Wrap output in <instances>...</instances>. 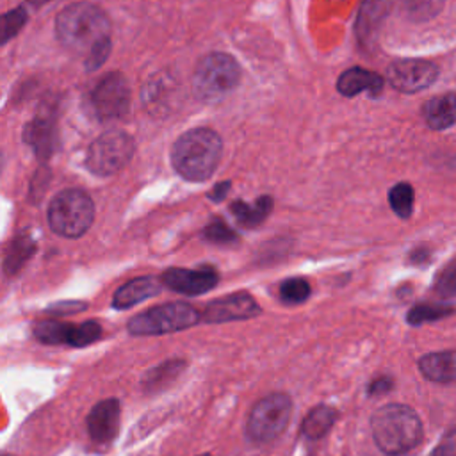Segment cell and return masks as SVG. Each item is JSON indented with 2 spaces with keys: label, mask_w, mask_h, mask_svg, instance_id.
I'll use <instances>...</instances> for the list:
<instances>
[{
  "label": "cell",
  "mask_w": 456,
  "mask_h": 456,
  "mask_svg": "<svg viewBox=\"0 0 456 456\" xmlns=\"http://www.w3.org/2000/svg\"><path fill=\"white\" fill-rule=\"evenodd\" d=\"M55 34L62 46L87 57L100 43L110 39V21L100 7L75 2L57 14Z\"/></svg>",
  "instance_id": "1"
},
{
  "label": "cell",
  "mask_w": 456,
  "mask_h": 456,
  "mask_svg": "<svg viewBox=\"0 0 456 456\" xmlns=\"http://www.w3.org/2000/svg\"><path fill=\"white\" fill-rule=\"evenodd\" d=\"M370 431L379 451L388 456L404 454L422 440V422L417 411L399 403L378 408L370 417Z\"/></svg>",
  "instance_id": "2"
},
{
  "label": "cell",
  "mask_w": 456,
  "mask_h": 456,
  "mask_svg": "<svg viewBox=\"0 0 456 456\" xmlns=\"http://www.w3.org/2000/svg\"><path fill=\"white\" fill-rule=\"evenodd\" d=\"M223 151L221 137L210 128L183 132L173 144L171 164L175 171L191 182H203L216 171Z\"/></svg>",
  "instance_id": "3"
},
{
  "label": "cell",
  "mask_w": 456,
  "mask_h": 456,
  "mask_svg": "<svg viewBox=\"0 0 456 456\" xmlns=\"http://www.w3.org/2000/svg\"><path fill=\"white\" fill-rule=\"evenodd\" d=\"M240 80V68L237 61L221 52L205 55L192 75V91L194 94L207 102L216 103L226 98Z\"/></svg>",
  "instance_id": "4"
},
{
  "label": "cell",
  "mask_w": 456,
  "mask_h": 456,
  "mask_svg": "<svg viewBox=\"0 0 456 456\" xmlns=\"http://www.w3.org/2000/svg\"><path fill=\"white\" fill-rule=\"evenodd\" d=\"M93 217V200L80 189L61 191L48 207V224L62 237H80L89 230Z\"/></svg>",
  "instance_id": "5"
},
{
  "label": "cell",
  "mask_w": 456,
  "mask_h": 456,
  "mask_svg": "<svg viewBox=\"0 0 456 456\" xmlns=\"http://www.w3.org/2000/svg\"><path fill=\"white\" fill-rule=\"evenodd\" d=\"M200 322V312L189 303H164L134 315L126 328L132 335H164L187 330Z\"/></svg>",
  "instance_id": "6"
},
{
  "label": "cell",
  "mask_w": 456,
  "mask_h": 456,
  "mask_svg": "<svg viewBox=\"0 0 456 456\" xmlns=\"http://www.w3.org/2000/svg\"><path fill=\"white\" fill-rule=\"evenodd\" d=\"M292 417V401L283 392H273L262 397L249 411L246 433L255 444L276 440L289 426Z\"/></svg>",
  "instance_id": "7"
},
{
  "label": "cell",
  "mask_w": 456,
  "mask_h": 456,
  "mask_svg": "<svg viewBox=\"0 0 456 456\" xmlns=\"http://www.w3.org/2000/svg\"><path fill=\"white\" fill-rule=\"evenodd\" d=\"M134 155V139L121 130H112L94 139L87 150L86 166L93 175L109 176L123 169Z\"/></svg>",
  "instance_id": "8"
},
{
  "label": "cell",
  "mask_w": 456,
  "mask_h": 456,
  "mask_svg": "<svg viewBox=\"0 0 456 456\" xmlns=\"http://www.w3.org/2000/svg\"><path fill=\"white\" fill-rule=\"evenodd\" d=\"M34 337L41 344H68L73 347H84L102 337V326L96 321H86L82 324H68L59 321H39L34 324Z\"/></svg>",
  "instance_id": "9"
},
{
  "label": "cell",
  "mask_w": 456,
  "mask_h": 456,
  "mask_svg": "<svg viewBox=\"0 0 456 456\" xmlns=\"http://www.w3.org/2000/svg\"><path fill=\"white\" fill-rule=\"evenodd\" d=\"M91 103L100 119H118L128 112L130 89L123 75H105L91 94Z\"/></svg>",
  "instance_id": "10"
},
{
  "label": "cell",
  "mask_w": 456,
  "mask_h": 456,
  "mask_svg": "<svg viewBox=\"0 0 456 456\" xmlns=\"http://www.w3.org/2000/svg\"><path fill=\"white\" fill-rule=\"evenodd\" d=\"M438 78V66L424 59H399L387 68L388 84L401 93H417Z\"/></svg>",
  "instance_id": "11"
},
{
  "label": "cell",
  "mask_w": 456,
  "mask_h": 456,
  "mask_svg": "<svg viewBox=\"0 0 456 456\" xmlns=\"http://www.w3.org/2000/svg\"><path fill=\"white\" fill-rule=\"evenodd\" d=\"M260 314L258 303L246 292H235L224 297H219L207 305L203 310V319L207 322H232L251 319Z\"/></svg>",
  "instance_id": "12"
},
{
  "label": "cell",
  "mask_w": 456,
  "mask_h": 456,
  "mask_svg": "<svg viewBox=\"0 0 456 456\" xmlns=\"http://www.w3.org/2000/svg\"><path fill=\"white\" fill-rule=\"evenodd\" d=\"M119 417H121V408L116 397H109L96 403L86 419V426L91 440L96 444L112 442L119 431Z\"/></svg>",
  "instance_id": "13"
},
{
  "label": "cell",
  "mask_w": 456,
  "mask_h": 456,
  "mask_svg": "<svg viewBox=\"0 0 456 456\" xmlns=\"http://www.w3.org/2000/svg\"><path fill=\"white\" fill-rule=\"evenodd\" d=\"M217 273L214 269H180L173 267L162 274V283L185 296H200L217 285Z\"/></svg>",
  "instance_id": "14"
},
{
  "label": "cell",
  "mask_w": 456,
  "mask_h": 456,
  "mask_svg": "<svg viewBox=\"0 0 456 456\" xmlns=\"http://www.w3.org/2000/svg\"><path fill=\"white\" fill-rule=\"evenodd\" d=\"M160 292V283L153 276H139L123 283L112 296V306L118 310H126L137 303L150 299Z\"/></svg>",
  "instance_id": "15"
},
{
  "label": "cell",
  "mask_w": 456,
  "mask_h": 456,
  "mask_svg": "<svg viewBox=\"0 0 456 456\" xmlns=\"http://www.w3.org/2000/svg\"><path fill=\"white\" fill-rule=\"evenodd\" d=\"M392 0H365L358 20H356V36L362 45H370L378 32L381 23L385 21L387 14L390 12Z\"/></svg>",
  "instance_id": "16"
},
{
  "label": "cell",
  "mask_w": 456,
  "mask_h": 456,
  "mask_svg": "<svg viewBox=\"0 0 456 456\" xmlns=\"http://www.w3.org/2000/svg\"><path fill=\"white\" fill-rule=\"evenodd\" d=\"M422 376L435 383H456V351H435L419 360Z\"/></svg>",
  "instance_id": "17"
},
{
  "label": "cell",
  "mask_w": 456,
  "mask_h": 456,
  "mask_svg": "<svg viewBox=\"0 0 456 456\" xmlns=\"http://www.w3.org/2000/svg\"><path fill=\"white\" fill-rule=\"evenodd\" d=\"M422 116L429 128L445 130L456 123V93H444L424 103Z\"/></svg>",
  "instance_id": "18"
},
{
  "label": "cell",
  "mask_w": 456,
  "mask_h": 456,
  "mask_svg": "<svg viewBox=\"0 0 456 456\" xmlns=\"http://www.w3.org/2000/svg\"><path fill=\"white\" fill-rule=\"evenodd\" d=\"M337 89L344 96H356L362 91H369L370 94H379L383 89V78L363 68H349L337 80Z\"/></svg>",
  "instance_id": "19"
},
{
  "label": "cell",
  "mask_w": 456,
  "mask_h": 456,
  "mask_svg": "<svg viewBox=\"0 0 456 456\" xmlns=\"http://www.w3.org/2000/svg\"><path fill=\"white\" fill-rule=\"evenodd\" d=\"M335 420H337V411L331 406L319 404V406L312 408L308 411V415L303 419L301 433L312 440L321 438L330 431V428L335 424Z\"/></svg>",
  "instance_id": "20"
},
{
  "label": "cell",
  "mask_w": 456,
  "mask_h": 456,
  "mask_svg": "<svg viewBox=\"0 0 456 456\" xmlns=\"http://www.w3.org/2000/svg\"><path fill=\"white\" fill-rule=\"evenodd\" d=\"M25 141L37 151L39 157H46L53 146V126L46 118L30 121L25 128Z\"/></svg>",
  "instance_id": "21"
},
{
  "label": "cell",
  "mask_w": 456,
  "mask_h": 456,
  "mask_svg": "<svg viewBox=\"0 0 456 456\" xmlns=\"http://www.w3.org/2000/svg\"><path fill=\"white\" fill-rule=\"evenodd\" d=\"M271 207H273V200L269 196H262L253 205H248L244 201H233L232 212L240 224L256 226L267 217V214L271 212Z\"/></svg>",
  "instance_id": "22"
},
{
  "label": "cell",
  "mask_w": 456,
  "mask_h": 456,
  "mask_svg": "<svg viewBox=\"0 0 456 456\" xmlns=\"http://www.w3.org/2000/svg\"><path fill=\"white\" fill-rule=\"evenodd\" d=\"M34 249H36V246H34V240L30 239V235H18L7 251L5 273L7 274L18 273V269L32 256Z\"/></svg>",
  "instance_id": "23"
},
{
  "label": "cell",
  "mask_w": 456,
  "mask_h": 456,
  "mask_svg": "<svg viewBox=\"0 0 456 456\" xmlns=\"http://www.w3.org/2000/svg\"><path fill=\"white\" fill-rule=\"evenodd\" d=\"M413 201H415V194H413V187L406 182H399L395 183L390 191H388V203L390 208L395 212V216H399L401 219H408L413 212Z\"/></svg>",
  "instance_id": "24"
},
{
  "label": "cell",
  "mask_w": 456,
  "mask_h": 456,
  "mask_svg": "<svg viewBox=\"0 0 456 456\" xmlns=\"http://www.w3.org/2000/svg\"><path fill=\"white\" fill-rule=\"evenodd\" d=\"M451 312H452V308L449 305H444V303L417 305L408 312V322L413 324V326H419V324H424V322L442 319V317L449 315Z\"/></svg>",
  "instance_id": "25"
},
{
  "label": "cell",
  "mask_w": 456,
  "mask_h": 456,
  "mask_svg": "<svg viewBox=\"0 0 456 456\" xmlns=\"http://www.w3.org/2000/svg\"><path fill=\"white\" fill-rule=\"evenodd\" d=\"M183 369V362L182 360H169V362H164L162 365L151 369L146 378H144V385L148 388H157L160 385H166V383H171L178 374L180 370Z\"/></svg>",
  "instance_id": "26"
},
{
  "label": "cell",
  "mask_w": 456,
  "mask_h": 456,
  "mask_svg": "<svg viewBox=\"0 0 456 456\" xmlns=\"http://www.w3.org/2000/svg\"><path fill=\"white\" fill-rule=\"evenodd\" d=\"M310 285L303 278H289L280 285V297L289 305H297L308 299Z\"/></svg>",
  "instance_id": "27"
},
{
  "label": "cell",
  "mask_w": 456,
  "mask_h": 456,
  "mask_svg": "<svg viewBox=\"0 0 456 456\" xmlns=\"http://www.w3.org/2000/svg\"><path fill=\"white\" fill-rule=\"evenodd\" d=\"M442 7V0H404V11L411 20H429Z\"/></svg>",
  "instance_id": "28"
},
{
  "label": "cell",
  "mask_w": 456,
  "mask_h": 456,
  "mask_svg": "<svg viewBox=\"0 0 456 456\" xmlns=\"http://www.w3.org/2000/svg\"><path fill=\"white\" fill-rule=\"evenodd\" d=\"M205 239L210 240V242H216V244H230V242H235L237 240V233L233 230H230L223 221L216 219L212 221L205 232H203Z\"/></svg>",
  "instance_id": "29"
},
{
  "label": "cell",
  "mask_w": 456,
  "mask_h": 456,
  "mask_svg": "<svg viewBox=\"0 0 456 456\" xmlns=\"http://www.w3.org/2000/svg\"><path fill=\"white\" fill-rule=\"evenodd\" d=\"M27 20V12L25 9H14V11H9L4 20H2V41H9L12 36H16V32L23 27Z\"/></svg>",
  "instance_id": "30"
},
{
  "label": "cell",
  "mask_w": 456,
  "mask_h": 456,
  "mask_svg": "<svg viewBox=\"0 0 456 456\" xmlns=\"http://www.w3.org/2000/svg\"><path fill=\"white\" fill-rule=\"evenodd\" d=\"M435 289L442 296H456V262L442 269V273L436 278Z\"/></svg>",
  "instance_id": "31"
},
{
  "label": "cell",
  "mask_w": 456,
  "mask_h": 456,
  "mask_svg": "<svg viewBox=\"0 0 456 456\" xmlns=\"http://www.w3.org/2000/svg\"><path fill=\"white\" fill-rule=\"evenodd\" d=\"M109 53H110V39L100 43V45L86 57V68H87L89 71L100 68V64H103V61L109 57Z\"/></svg>",
  "instance_id": "32"
},
{
  "label": "cell",
  "mask_w": 456,
  "mask_h": 456,
  "mask_svg": "<svg viewBox=\"0 0 456 456\" xmlns=\"http://www.w3.org/2000/svg\"><path fill=\"white\" fill-rule=\"evenodd\" d=\"M429 456H456V431L445 435Z\"/></svg>",
  "instance_id": "33"
},
{
  "label": "cell",
  "mask_w": 456,
  "mask_h": 456,
  "mask_svg": "<svg viewBox=\"0 0 456 456\" xmlns=\"http://www.w3.org/2000/svg\"><path fill=\"white\" fill-rule=\"evenodd\" d=\"M84 308H87V305L82 301H61V303L48 306V312L55 314V315H68V314L82 312Z\"/></svg>",
  "instance_id": "34"
},
{
  "label": "cell",
  "mask_w": 456,
  "mask_h": 456,
  "mask_svg": "<svg viewBox=\"0 0 456 456\" xmlns=\"http://www.w3.org/2000/svg\"><path fill=\"white\" fill-rule=\"evenodd\" d=\"M392 388V381L388 378H379L376 381L370 383L369 387V394L376 395V394H383V392H388Z\"/></svg>",
  "instance_id": "35"
},
{
  "label": "cell",
  "mask_w": 456,
  "mask_h": 456,
  "mask_svg": "<svg viewBox=\"0 0 456 456\" xmlns=\"http://www.w3.org/2000/svg\"><path fill=\"white\" fill-rule=\"evenodd\" d=\"M228 189H230V182H223V183H217V185L214 187V191H212L210 198H212L214 201H221V200L226 196Z\"/></svg>",
  "instance_id": "36"
},
{
  "label": "cell",
  "mask_w": 456,
  "mask_h": 456,
  "mask_svg": "<svg viewBox=\"0 0 456 456\" xmlns=\"http://www.w3.org/2000/svg\"><path fill=\"white\" fill-rule=\"evenodd\" d=\"M4 456H12V454H4Z\"/></svg>",
  "instance_id": "37"
},
{
  "label": "cell",
  "mask_w": 456,
  "mask_h": 456,
  "mask_svg": "<svg viewBox=\"0 0 456 456\" xmlns=\"http://www.w3.org/2000/svg\"><path fill=\"white\" fill-rule=\"evenodd\" d=\"M201 456H210V454H201Z\"/></svg>",
  "instance_id": "38"
}]
</instances>
